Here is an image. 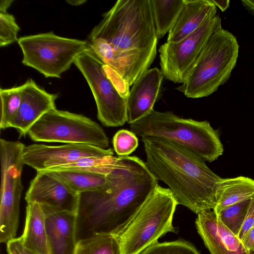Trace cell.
Here are the masks:
<instances>
[{
    "instance_id": "f1b7e54d",
    "label": "cell",
    "mask_w": 254,
    "mask_h": 254,
    "mask_svg": "<svg viewBox=\"0 0 254 254\" xmlns=\"http://www.w3.org/2000/svg\"><path fill=\"white\" fill-rule=\"evenodd\" d=\"M20 28L14 16L6 12H0V46L4 47L18 41Z\"/></svg>"
},
{
    "instance_id": "8992f818",
    "label": "cell",
    "mask_w": 254,
    "mask_h": 254,
    "mask_svg": "<svg viewBox=\"0 0 254 254\" xmlns=\"http://www.w3.org/2000/svg\"><path fill=\"white\" fill-rule=\"evenodd\" d=\"M178 205L169 189L158 185L119 236L121 254H140L168 232Z\"/></svg>"
},
{
    "instance_id": "d6986e66",
    "label": "cell",
    "mask_w": 254,
    "mask_h": 254,
    "mask_svg": "<svg viewBox=\"0 0 254 254\" xmlns=\"http://www.w3.org/2000/svg\"><path fill=\"white\" fill-rule=\"evenodd\" d=\"M20 238L23 245L36 254H50L45 214L39 204L27 203L25 227Z\"/></svg>"
},
{
    "instance_id": "277c9868",
    "label": "cell",
    "mask_w": 254,
    "mask_h": 254,
    "mask_svg": "<svg viewBox=\"0 0 254 254\" xmlns=\"http://www.w3.org/2000/svg\"><path fill=\"white\" fill-rule=\"evenodd\" d=\"M129 128L141 138L158 137L177 143L209 162L216 160L224 151L218 130L208 122L182 118L171 111L153 109L130 124Z\"/></svg>"
},
{
    "instance_id": "4fadbf2b",
    "label": "cell",
    "mask_w": 254,
    "mask_h": 254,
    "mask_svg": "<svg viewBox=\"0 0 254 254\" xmlns=\"http://www.w3.org/2000/svg\"><path fill=\"white\" fill-rule=\"evenodd\" d=\"M80 194L71 189L49 170L37 172L25 195L27 203L34 202L57 211L77 213Z\"/></svg>"
},
{
    "instance_id": "44dd1931",
    "label": "cell",
    "mask_w": 254,
    "mask_h": 254,
    "mask_svg": "<svg viewBox=\"0 0 254 254\" xmlns=\"http://www.w3.org/2000/svg\"><path fill=\"white\" fill-rule=\"evenodd\" d=\"M49 171L79 194L100 190L107 183V175L73 170Z\"/></svg>"
},
{
    "instance_id": "7402d4cb",
    "label": "cell",
    "mask_w": 254,
    "mask_h": 254,
    "mask_svg": "<svg viewBox=\"0 0 254 254\" xmlns=\"http://www.w3.org/2000/svg\"><path fill=\"white\" fill-rule=\"evenodd\" d=\"M155 28L158 38L171 29L184 4V0H151Z\"/></svg>"
},
{
    "instance_id": "30bf717a",
    "label": "cell",
    "mask_w": 254,
    "mask_h": 254,
    "mask_svg": "<svg viewBox=\"0 0 254 254\" xmlns=\"http://www.w3.org/2000/svg\"><path fill=\"white\" fill-rule=\"evenodd\" d=\"M74 64L87 82L97 109V118L106 127H117L127 122V97L106 73L104 64L90 51L83 52Z\"/></svg>"
},
{
    "instance_id": "7a4b0ae2",
    "label": "cell",
    "mask_w": 254,
    "mask_h": 254,
    "mask_svg": "<svg viewBox=\"0 0 254 254\" xmlns=\"http://www.w3.org/2000/svg\"><path fill=\"white\" fill-rule=\"evenodd\" d=\"M102 189L80 194L77 242L97 234L119 237L158 185L145 162L135 156H118Z\"/></svg>"
},
{
    "instance_id": "1f68e13d",
    "label": "cell",
    "mask_w": 254,
    "mask_h": 254,
    "mask_svg": "<svg viewBox=\"0 0 254 254\" xmlns=\"http://www.w3.org/2000/svg\"><path fill=\"white\" fill-rule=\"evenodd\" d=\"M241 242L250 253L254 252V227L246 233Z\"/></svg>"
},
{
    "instance_id": "6da1fadb",
    "label": "cell",
    "mask_w": 254,
    "mask_h": 254,
    "mask_svg": "<svg viewBox=\"0 0 254 254\" xmlns=\"http://www.w3.org/2000/svg\"><path fill=\"white\" fill-rule=\"evenodd\" d=\"M158 38L151 0H118L91 30L88 47L130 86L154 61Z\"/></svg>"
},
{
    "instance_id": "4316f807",
    "label": "cell",
    "mask_w": 254,
    "mask_h": 254,
    "mask_svg": "<svg viewBox=\"0 0 254 254\" xmlns=\"http://www.w3.org/2000/svg\"><path fill=\"white\" fill-rule=\"evenodd\" d=\"M140 254H200L188 242L179 240L175 241L157 243L150 246Z\"/></svg>"
},
{
    "instance_id": "9c48e42d",
    "label": "cell",
    "mask_w": 254,
    "mask_h": 254,
    "mask_svg": "<svg viewBox=\"0 0 254 254\" xmlns=\"http://www.w3.org/2000/svg\"><path fill=\"white\" fill-rule=\"evenodd\" d=\"M25 145L18 141L0 139L1 183L0 242L15 238L19 223L20 201L23 186L21 174L25 165Z\"/></svg>"
},
{
    "instance_id": "d6a6232c",
    "label": "cell",
    "mask_w": 254,
    "mask_h": 254,
    "mask_svg": "<svg viewBox=\"0 0 254 254\" xmlns=\"http://www.w3.org/2000/svg\"><path fill=\"white\" fill-rule=\"evenodd\" d=\"M211 2L217 7H218L222 11L226 10L229 6L230 0H211Z\"/></svg>"
},
{
    "instance_id": "83f0119b",
    "label": "cell",
    "mask_w": 254,
    "mask_h": 254,
    "mask_svg": "<svg viewBox=\"0 0 254 254\" xmlns=\"http://www.w3.org/2000/svg\"><path fill=\"white\" fill-rule=\"evenodd\" d=\"M113 144L115 151L119 156H129L138 147V139L130 130L123 129L114 135Z\"/></svg>"
},
{
    "instance_id": "7c38bea8",
    "label": "cell",
    "mask_w": 254,
    "mask_h": 254,
    "mask_svg": "<svg viewBox=\"0 0 254 254\" xmlns=\"http://www.w3.org/2000/svg\"><path fill=\"white\" fill-rule=\"evenodd\" d=\"M111 148L103 149L85 144H66L59 146L33 144L25 146L24 162L37 172L67 165L80 159L113 156Z\"/></svg>"
},
{
    "instance_id": "4dcf8cb0",
    "label": "cell",
    "mask_w": 254,
    "mask_h": 254,
    "mask_svg": "<svg viewBox=\"0 0 254 254\" xmlns=\"http://www.w3.org/2000/svg\"><path fill=\"white\" fill-rule=\"evenodd\" d=\"M254 227V197L251 199L242 227L238 235L241 241L246 233Z\"/></svg>"
},
{
    "instance_id": "603a6c76",
    "label": "cell",
    "mask_w": 254,
    "mask_h": 254,
    "mask_svg": "<svg viewBox=\"0 0 254 254\" xmlns=\"http://www.w3.org/2000/svg\"><path fill=\"white\" fill-rule=\"evenodd\" d=\"M74 254H121L119 237L97 234L77 242Z\"/></svg>"
},
{
    "instance_id": "484cf974",
    "label": "cell",
    "mask_w": 254,
    "mask_h": 254,
    "mask_svg": "<svg viewBox=\"0 0 254 254\" xmlns=\"http://www.w3.org/2000/svg\"><path fill=\"white\" fill-rule=\"evenodd\" d=\"M246 200L227 206L216 213L219 221L238 237L251 202Z\"/></svg>"
},
{
    "instance_id": "836d02e7",
    "label": "cell",
    "mask_w": 254,
    "mask_h": 254,
    "mask_svg": "<svg viewBox=\"0 0 254 254\" xmlns=\"http://www.w3.org/2000/svg\"><path fill=\"white\" fill-rule=\"evenodd\" d=\"M241 3L249 13L254 16V0H243Z\"/></svg>"
},
{
    "instance_id": "d4e9b609",
    "label": "cell",
    "mask_w": 254,
    "mask_h": 254,
    "mask_svg": "<svg viewBox=\"0 0 254 254\" xmlns=\"http://www.w3.org/2000/svg\"><path fill=\"white\" fill-rule=\"evenodd\" d=\"M116 158L114 156L83 158L70 164L49 170L80 171L107 175L113 169Z\"/></svg>"
},
{
    "instance_id": "8fae6325",
    "label": "cell",
    "mask_w": 254,
    "mask_h": 254,
    "mask_svg": "<svg viewBox=\"0 0 254 254\" xmlns=\"http://www.w3.org/2000/svg\"><path fill=\"white\" fill-rule=\"evenodd\" d=\"M222 28L217 10L213 11L192 33L177 43L165 42L159 48L160 65L164 77L183 83L211 36Z\"/></svg>"
},
{
    "instance_id": "ffe728a7",
    "label": "cell",
    "mask_w": 254,
    "mask_h": 254,
    "mask_svg": "<svg viewBox=\"0 0 254 254\" xmlns=\"http://www.w3.org/2000/svg\"><path fill=\"white\" fill-rule=\"evenodd\" d=\"M254 197V180L240 176L222 179L216 190V204L213 210L216 213L222 209Z\"/></svg>"
},
{
    "instance_id": "e575fe53",
    "label": "cell",
    "mask_w": 254,
    "mask_h": 254,
    "mask_svg": "<svg viewBox=\"0 0 254 254\" xmlns=\"http://www.w3.org/2000/svg\"><path fill=\"white\" fill-rule=\"evenodd\" d=\"M13 1V0H1L0 2V12H6Z\"/></svg>"
},
{
    "instance_id": "e0dca14e",
    "label": "cell",
    "mask_w": 254,
    "mask_h": 254,
    "mask_svg": "<svg viewBox=\"0 0 254 254\" xmlns=\"http://www.w3.org/2000/svg\"><path fill=\"white\" fill-rule=\"evenodd\" d=\"M40 206L45 214L50 254H74L77 243V214Z\"/></svg>"
},
{
    "instance_id": "ba28073f",
    "label": "cell",
    "mask_w": 254,
    "mask_h": 254,
    "mask_svg": "<svg viewBox=\"0 0 254 254\" xmlns=\"http://www.w3.org/2000/svg\"><path fill=\"white\" fill-rule=\"evenodd\" d=\"M30 138L38 142L85 144L108 149V137L96 122L82 115L52 109L29 129Z\"/></svg>"
},
{
    "instance_id": "ac0fdd59",
    "label": "cell",
    "mask_w": 254,
    "mask_h": 254,
    "mask_svg": "<svg viewBox=\"0 0 254 254\" xmlns=\"http://www.w3.org/2000/svg\"><path fill=\"white\" fill-rule=\"evenodd\" d=\"M217 7L211 0H184L177 20L169 31L167 42L177 43L195 31Z\"/></svg>"
},
{
    "instance_id": "52a82bcc",
    "label": "cell",
    "mask_w": 254,
    "mask_h": 254,
    "mask_svg": "<svg viewBox=\"0 0 254 254\" xmlns=\"http://www.w3.org/2000/svg\"><path fill=\"white\" fill-rule=\"evenodd\" d=\"M17 42L23 53L22 63L46 77L60 78L89 48L86 40L61 37L53 32L23 36Z\"/></svg>"
},
{
    "instance_id": "2e32d148",
    "label": "cell",
    "mask_w": 254,
    "mask_h": 254,
    "mask_svg": "<svg viewBox=\"0 0 254 254\" xmlns=\"http://www.w3.org/2000/svg\"><path fill=\"white\" fill-rule=\"evenodd\" d=\"M163 75L154 67L147 69L133 83L127 98V123L140 120L153 109L160 94Z\"/></svg>"
},
{
    "instance_id": "5b68a950",
    "label": "cell",
    "mask_w": 254,
    "mask_h": 254,
    "mask_svg": "<svg viewBox=\"0 0 254 254\" xmlns=\"http://www.w3.org/2000/svg\"><path fill=\"white\" fill-rule=\"evenodd\" d=\"M236 37L221 28L204 46L185 81L176 89L187 97H207L216 91L231 76L239 55Z\"/></svg>"
},
{
    "instance_id": "f546056e",
    "label": "cell",
    "mask_w": 254,
    "mask_h": 254,
    "mask_svg": "<svg viewBox=\"0 0 254 254\" xmlns=\"http://www.w3.org/2000/svg\"><path fill=\"white\" fill-rule=\"evenodd\" d=\"M6 249L8 254H36L23 245L20 237L8 241Z\"/></svg>"
},
{
    "instance_id": "9a60e30c",
    "label": "cell",
    "mask_w": 254,
    "mask_h": 254,
    "mask_svg": "<svg viewBox=\"0 0 254 254\" xmlns=\"http://www.w3.org/2000/svg\"><path fill=\"white\" fill-rule=\"evenodd\" d=\"M195 225L210 254H252L239 238L219 221L213 210L198 213Z\"/></svg>"
},
{
    "instance_id": "3957f363",
    "label": "cell",
    "mask_w": 254,
    "mask_h": 254,
    "mask_svg": "<svg viewBox=\"0 0 254 254\" xmlns=\"http://www.w3.org/2000/svg\"><path fill=\"white\" fill-rule=\"evenodd\" d=\"M145 163L157 180L165 183L178 205L196 214L213 209L222 178L190 150L160 137H142Z\"/></svg>"
},
{
    "instance_id": "5bb4252c",
    "label": "cell",
    "mask_w": 254,
    "mask_h": 254,
    "mask_svg": "<svg viewBox=\"0 0 254 254\" xmlns=\"http://www.w3.org/2000/svg\"><path fill=\"white\" fill-rule=\"evenodd\" d=\"M21 102L18 111L11 124L21 135H25L31 127L44 114L56 108L58 94L47 92L32 79L20 86Z\"/></svg>"
},
{
    "instance_id": "cb8c5ba5",
    "label": "cell",
    "mask_w": 254,
    "mask_h": 254,
    "mask_svg": "<svg viewBox=\"0 0 254 254\" xmlns=\"http://www.w3.org/2000/svg\"><path fill=\"white\" fill-rule=\"evenodd\" d=\"M0 128L11 127L20 105L21 92L19 86L0 89Z\"/></svg>"
}]
</instances>
